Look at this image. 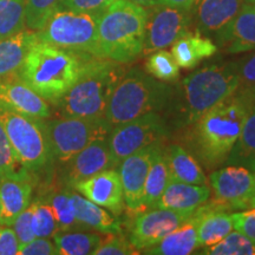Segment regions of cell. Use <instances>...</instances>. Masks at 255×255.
<instances>
[{"mask_svg":"<svg viewBox=\"0 0 255 255\" xmlns=\"http://www.w3.org/2000/svg\"><path fill=\"white\" fill-rule=\"evenodd\" d=\"M174 90L138 68L126 73L117 83L105 111L104 120L114 127L146 114L159 113L173 100Z\"/></svg>","mask_w":255,"mask_h":255,"instance_id":"cell-6","label":"cell"},{"mask_svg":"<svg viewBox=\"0 0 255 255\" xmlns=\"http://www.w3.org/2000/svg\"><path fill=\"white\" fill-rule=\"evenodd\" d=\"M0 220H1V201H0Z\"/></svg>","mask_w":255,"mask_h":255,"instance_id":"cell-49","label":"cell"},{"mask_svg":"<svg viewBox=\"0 0 255 255\" xmlns=\"http://www.w3.org/2000/svg\"><path fill=\"white\" fill-rule=\"evenodd\" d=\"M227 165H241L255 173V105L245 119L240 136L229 154Z\"/></svg>","mask_w":255,"mask_h":255,"instance_id":"cell-28","label":"cell"},{"mask_svg":"<svg viewBox=\"0 0 255 255\" xmlns=\"http://www.w3.org/2000/svg\"><path fill=\"white\" fill-rule=\"evenodd\" d=\"M129 1L133 2V4L142 6L144 8H150L154 6L158 5V0H129Z\"/></svg>","mask_w":255,"mask_h":255,"instance_id":"cell-47","label":"cell"},{"mask_svg":"<svg viewBox=\"0 0 255 255\" xmlns=\"http://www.w3.org/2000/svg\"><path fill=\"white\" fill-rule=\"evenodd\" d=\"M32 183L28 170L20 168L0 178L1 220L0 225L11 226L14 219L31 203Z\"/></svg>","mask_w":255,"mask_h":255,"instance_id":"cell-18","label":"cell"},{"mask_svg":"<svg viewBox=\"0 0 255 255\" xmlns=\"http://www.w3.org/2000/svg\"><path fill=\"white\" fill-rule=\"evenodd\" d=\"M162 143H155L129 155L119 164V174L123 188L124 205L130 214L145 212L144 188L149 167Z\"/></svg>","mask_w":255,"mask_h":255,"instance_id":"cell-13","label":"cell"},{"mask_svg":"<svg viewBox=\"0 0 255 255\" xmlns=\"http://www.w3.org/2000/svg\"><path fill=\"white\" fill-rule=\"evenodd\" d=\"M102 13L77 12L59 6L40 31L38 39L79 55L97 57L98 21Z\"/></svg>","mask_w":255,"mask_h":255,"instance_id":"cell-7","label":"cell"},{"mask_svg":"<svg viewBox=\"0 0 255 255\" xmlns=\"http://www.w3.org/2000/svg\"><path fill=\"white\" fill-rule=\"evenodd\" d=\"M0 107L38 120H46L51 116L47 101L19 76L0 81Z\"/></svg>","mask_w":255,"mask_h":255,"instance_id":"cell-16","label":"cell"},{"mask_svg":"<svg viewBox=\"0 0 255 255\" xmlns=\"http://www.w3.org/2000/svg\"><path fill=\"white\" fill-rule=\"evenodd\" d=\"M145 71L158 81L173 83L180 76V66L171 52L162 49L150 53L145 63Z\"/></svg>","mask_w":255,"mask_h":255,"instance_id":"cell-33","label":"cell"},{"mask_svg":"<svg viewBox=\"0 0 255 255\" xmlns=\"http://www.w3.org/2000/svg\"><path fill=\"white\" fill-rule=\"evenodd\" d=\"M232 215L215 203L197 208V241L201 248L213 246L233 231Z\"/></svg>","mask_w":255,"mask_h":255,"instance_id":"cell-22","label":"cell"},{"mask_svg":"<svg viewBox=\"0 0 255 255\" xmlns=\"http://www.w3.org/2000/svg\"><path fill=\"white\" fill-rule=\"evenodd\" d=\"M85 62L79 53L37 39L25 57L19 77L56 105L81 76Z\"/></svg>","mask_w":255,"mask_h":255,"instance_id":"cell-2","label":"cell"},{"mask_svg":"<svg viewBox=\"0 0 255 255\" xmlns=\"http://www.w3.org/2000/svg\"><path fill=\"white\" fill-rule=\"evenodd\" d=\"M252 107L254 105L237 91L191 124L190 150L207 169L226 163Z\"/></svg>","mask_w":255,"mask_h":255,"instance_id":"cell-1","label":"cell"},{"mask_svg":"<svg viewBox=\"0 0 255 255\" xmlns=\"http://www.w3.org/2000/svg\"><path fill=\"white\" fill-rule=\"evenodd\" d=\"M66 181L70 186L115 167L108 138L97 139L69 159Z\"/></svg>","mask_w":255,"mask_h":255,"instance_id":"cell-19","label":"cell"},{"mask_svg":"<svg viewBox=\"0 0 255 255\" xmlns=\"http://www.w3.org/2000/svg\"><path fill=\"white\" fill-rule=\"evenodd\" d=\"M18 162L14 152L6 135L4 127L0 123V178L14 173L17 169Z\"/></svg>","mask_w":255,"mask_h":255,"instance_id":"cell-38","label":"cell"},{"mask_svg":"<svg viewBox=\"0 0 255 255\" xmlns=\"http://www.w3.org/2000/svg\"><path fill=\"white\" fill-rule=\"evenodd\" d=\"M238 91H240L252 105H255V85L247 89H238Z\"/></svg>","mask_w":255,"mask_h":255,"instance_id":"cell-46","label":"cell"},{"mask_svg":"<svg viewBox=\"0 0 255 255\" xmlns=\"http://www.w3.org/2000/svg\"><path fill=\"white\" fill-rule=\"evenodd\" d=\"M0 123L21 168L37 171L52 158L44 120L33 119L0 107Z\"/></svg>","mask_w":255,"mask_h":255,"instance_id":"cell-8","label":"cell"},{"mask_svg":"<svg viewBox=\"0 0 255 255\" xmlns=\"http://www.w3.org/2000/svg\"><path fill=\"white\" fill-rule=\"evenodd\" d=\"M126 71L122 64L108 59L87 60L77 81L56 104L60 116L104 119L111 95Z\"/></svg>","mask_w":255,"mask_h":255,"instance_id":"cell-4","label":"cell"},{"mask_svg":"<svg viewBox=\"0 0 255 255\" xmlns=\"http://www.w3.org/2000/svg\"><path fill=\"white\" fill-rule=\"evenodd\" d=\"M251 207H255V197L253 200H252V203H251Z\"/></svg>","mask_w":255,"mask_h":255,"instance_id":"cell-48","label":"cell"},{"mask_svg":"<svg viewBox=\"0 0 255 255\" xmlns=\"http://www.w3.org/2000/svg\"><path fill=\"white\" fill-rule=\"evenodd\" d=\"M0 226H1V225H0Z\"/></svg>","mask_w":255,"mask_h":255,"instance_id":"cell-51","label":"cell"},{"mask_svg":"<svg viewBox=\"0 0 255 255\" xmlns=\"http://www.w3.org/2000/svg\"><path fill=\"white\" fill-rule=\"evenodd\" d=\"M170 52L180 68L189 70L199 65L203 59L214 56L218 52V45L197 30L189 31L175 41Z\"/></svg>","mask_w":255,"mask_h":255,"instance_id":"cell-23","label":"cell"},{"mask_svg":"<svg viewBox=\"0 0 255 255\" xmlns=\"http://www.w3.org/2000/svg\"><path fill=\"white\" fill-rule=\"evenodd\" d=\"M38 39L36 32L24 30L0 40V81L19 72L30 47Z\"/></svg>","mask_w":255,"mask_h":255,"instance_id":"cell-26","label":"cell"},{"mask_svg":"<svg viewBox=\"0 0 255 255\" xmlns=\"http://www.w3.org/2000/svg\"><path fill=\"white\" fill-rule=\"evenodd\" d=\"M58 255L94 254L103 238L97 233L78 231H59L52 237Z\"/></svg>","mask_w":255,"mask_h":255,"instance_id":"cell-29","label":"cell"},{"mask_svg":"<svg viewBox=\"0 0 255 255\" xmlns=\"http://www.w3.org/2000/svg\"><path fill=\"white\" fill-rule=\"evenodd\" d=\"M32 205V232L36 238H52L58 232L55 213L47 201L34 200Z\"/></svg>","mask_w":255,"mask_h":255,"instance_id":"cell-34","label":"cell"},{"mask_svg":"<svg viewBox=\"0 0 255 255\" xmlns=\"http://www.w3.org/2000/svg\"><path fill=\"white\" fill-rule=\"evenodd\" d=\"M195 0H158V5H167L171 7H177L191 11Z\"/></svg>","mask_w":255,"mask_h":255,"instance_id":"cell-45","label":"cell"},{"mask_svg":"<svg viewBox=\"0 0 255 255\" xmlns=\"http://www.w3.org/2000/svg\"><path fill=\"white\" fill-rule=\"evenodd\" d=\"M139 254L132 245L130 244L129 239L123 237L122 233L120 234H107V239H103L101 245L96 248L92 255H133Z\"/></svg>","mask_w":255,"mask_h":255,"instance_id":"cell-37","label":"cell"},{"mask_svg":"<svg viewBox=\"0 0 255 255\" xmlns=\"http://www.w3.org/2000/svg\"><path fill=\"white\" fill-rule=\"evenodd\" d=\"M191 19V11L187 9L167 5L148 8L142 55H150L154 51L173 45L178 38L189 32Z\"/></svg>","mask_w":255,"mask_h":255,"instance_id":"cell-11","label":"cell"},{"mask_svg":"<svg viewBox=\"0 0 255 255\" xmlns=\"http://www.w3.org/2000/svg\"><path fill=\"white\" fill-rule=\"evenodd\" d=\"M170 180L197 186H207L208 178L203 173L199 161L184 146L171 144L165 150Z\"/></svg>","mask_w":255,"mask_h":255,"instance_id":"cell-27","label":"cell"},{"mask_svg":"<svg viewBox=\"0 0 255 255\" xmlns=\"http://www.w3.org/2000/svg\"><path fill=\"white\" fill-rule=\"evenodd\" d=\"M18 255H58V250L49 238H34L19 246Z\"/></svg>","mask_w":255,"mask_h":255,"instance_id":"cell-40","label":"cell"},{"mask_svg":"<svg viewBox=\"0 0 255 255\" xmlns=\"http://www.w3.org/2000/svg\"><path fill=\"white\" fill-rule=\"evenodd\" d=\"M47 202L52 207L59 231H71L79 226L76 219L75 206L71 197V191L63 190L52 194Z\"/></svg>","mask_w":255,"mask_h":255,"instance_id":"cell-36","label":"cell"},{"mask_svg":"<svg viewBox=\"0 0 255 255\" xmlns=\"http://www.w3.org/2000/svg\"><path fill=\"white\" fill-rule=\"evenodd\" d=\"M148 8L129 0H116L98 21L97 57L122 64L142 56Z\"/></svg>","mask_w":255,"mask_h":255,"instance_id":"cell-3","label":"cell"},{"mask_svg":"<svg viewBox=\"0 0 255 255\" xmlns=\"http://www.w3.org/2000/svg\"><path fill=\"white\" fill-rule=\"evenodd\" d=\"M71 187L91 202L110 210L114 215L119 216L126 209L122 182L119 170L115 168L101 171Z\"/></svg>","mask_w":255,"mask_h":255,"instance_id":"cell-15","label":"cell"},{"mask_svg":"<svg viewBox=\"0 0 255 255\" xmlns=\"http://www.w3.org/2000/svg\"><path fill=\"white\" fill-rule=\"evenodd\" d=\"M206 255H255V241L240 232H231L218 244L203 247Z\"/></svg>","mask_w":255,"mask_h":255,"instance_id":"cell-32","label":"cell"},{"mask_svg":"<svg viewBox=\"0 0 255 255\" xmlns=\"http://www.w3.org/2000/svg\"><path fill=\"white\" fill-rule=\"evenodd\" d=\"M246 2H255V0H245Z\"/></svg>","mask_w":255,"mask_h":255,"instance_id":"cell-50","label":"cell"},{"mask_svg":"<svg viewBox=\"0 0 255 255\" xmlns=\"http://www.w3.org/2000/svg\"><path fill=\"white\" fill-rule=\"evenodd\" d=\"M26 30L24 0H0V40Z\"/></svg>","mask_w":255,"mask_h":255,"instance_id":"cell-31","label":"cell"},{"mask_svg":"<svg viewBox=\"0 0 255 255\" xmlns=\"http://www.w3.org/2000/svg\"><path fill=\"white\" fill-rule=\"evenodd\" d=\"M233 228L255 241V207L232 214Z\"/></svg>","mask_w":255,"mask_h":255,"instance_id":"cell-42","label":"cell"},{"mask_svg":"<svg viewBox=\"0 0 255 255\" xmlns=\"http://www.w3.org/2000/svg\"><path fill=\"white\" fill-rule=\"evenodd\" d=\"M52 158L68 162L90 143L109 137L111 127L104 119L60 116L45 122Z\"/></svg>","mask_w":255,"mask_h":255,"instance_id":"cell-9","label":"cell"},{"mask_svg":"<svg viewBox=\"0 0 255 255\" xmlns=\"http://www.w3.org/2000/svg\"><path fill=\"white\" fill-rule=\"evenodd\" d=\"M219 46L229 55L255 50V2H245L239 13L215 34Z\"/></svg>","mask_w":255,"mask_h":255,"instance_id":"cell-17","label":"cell"},{"mask_svg":"<svg viewBox=\"0 0 255 255\" xmlns=\"http://www.w3.org/2000/svg\"><path fill=\"white\" fill-rule=\"evenodd\" d=\"M235 63L240 79L239 89H247L255 85V52Z\"/></svg>","mask_w":255,"mask_h":255,"instance_id":"cell-43","label":"cell"},{"mask_svg":"<svg viewBox=\"0 0 255 255\" xmlns=\"http://www.w3.org/2000/svg\"><path fill=\"white\" fill-rule=\"evenodd\" d=\"M197 209L193 215L169 233L155 246L146 248L142 254L149 255H188L200 248L197 241Z\"/></svg>","mask_w":255,"mask_h":255,"instance_id":"cell-24","label":"cell"},{"mask_svg":"<svg viewBox=\"0 0 255 255\" xmlns=\"http://www.w3.org/2000/svg\"><path fill=\"white\" fill-rule=\"evenodd\" d=\"M214 203L223 209H245L255 197V173L241 165H227L210 174Z\"/></svg>","mask_w":255,"mask_h":255,"instance_id":"cell-12","label":"cell"},{"mask_svg":"<svg viewBox=\"0 0 255 255\" xmlns=\"http://www.w3.org/2000/svg\"><path fill=\"white\" fill-rule=\"evenodd\" d=\"M60 6V0H24L25 24L27 30L40 31Z\"/></svg>","mask_w":255,"mask_h":255,"instance_id":"cell-35","label":"cell"},{"mask_svg":"<svg viewBox=\"0 0 255 255\" xmlns=\"http://www.w3.org/2000/svg\"><path fill=\"white\" fill-rule=\"evenodd\" d=\"M209 197L210 188L208 186H197L169 180L164 191L156 202L155 208L178 213H193L207 203Z\"/></svg>","mask_w":255,"mask_h":255,"instance_id":"cell-21","label":"cell"},{"mask_svg":"<svg viewBox=\"0 0 255 255\" xmlns=\"http://www.w3.org/2000/svg\"><path fill=\"white\" fill-rule=\"evenodd\" d=\"M116 0H60L62 7L87 13H103Z\"/></svg>","mask_w":255,"mask_h":255,"instance_id":"cell-39","label":"cell"},{"mask_svg":"<svg viewBox=\"0 0 255 255\" xmlns=\"http://www.w3.org/2000/svg\"><path fill=\"white\" fill-rule=\"evenodd\" d=\"M20 242L11 226H0V255H17Z\"/></svg>","mask_w":255,"mask_h":255,"instance_id":"cell-44","label":"cell"},{"mask_svg":"<svg viewBox=\"0 0 255 255\" xmlns=\"http://www.w3.org/2000/svg\"><path fill=\"white\" fill-rule=\"evenodd\" d=\"M193 213L152 208L137 214L130 227V244L139 254H142L143 251L157 245L165 235L186 222Z\"/></svg>","mask_w":255,"mask_h":255,"instance_id":"cell-14","label":"cell"},{"mask_svg":"<svg viewBox=\"0 0 255 255\" xmlns=\"http://www.w3.org/2000/svg\"><path fill=\"white\" fill-rule=\"evenodd\" d=\"M169 180L170 176H169L167 157L161 145L152 158L146 175L144 188V205L146 210L155 208L156 202L164 191Z\"/></svg>","mask_w":255,"mask_h":255,"instance_id":"cell-30","label":"cell"},{"mask_svg":"<svg viewBox=\"0 0 255 255\" xmlns=\"http://www.w3.org/2000/svg\"><path fill=\"white\" fill-rule=\"evenodd\" d=\"M240 85L237 63L210 64L187 76L180 84L177 121L190 127L220 102L231 97Z\"/></svg>","mask_w":255,"mask_h":255,"instance_id":"cell-5","label":"cell"},{"mask_svg":"<svg viewBox=\"0 0 255 255\" xmlns=\"http://www.w3.org/2000/svg\"><path fill=\"white\" fill-rule=\"evenodd\" d=\"M168 135V128L158 113L146 114L129 122L114 127L108 143L115 167L129 155L155 143H162Z\"/></svg>","mask_w":255,"mask_h":255,"instance_id":"cell-10","label":"cell"},{"mask_svg":"<svg viewBox=\"0 0 255 255\" xmlns=\"http://www.w3.org/2000/svg\"><path fill=\"white\" fill-rule=\"evenodd\" d=\"M71 197L79 226H84L105 235L122 233L121 222L111 215L108 209L91 202L77 191H71Z\"/></svg>","mask_w":255,"mask_h":255,"instance_id":"cell-25","label":"cell"},{"mask_svg":"<svg viewBox=\"0 0 255 255\" xmlns=\"http://www.w3.org/2000/svg\"><path fill=\"white\" fill-rule=\"evenodd\" d=\"M244 0H195L191 14L197 31L215 36L240 11Z\"/></svg>","mask_w":255,"mask_h":255,"instance_id":"cell-20","label":"cell"},{"mask_svg":"<svg viewBox=\"0 0 255 255\" xmlns=\"http://www.w3.org/2000/svg\"><path fill=\"white\" fill-rule=\"evenodd\" d=\"M31 220H32V205L30 203L28 207H26L23 212L19 214L17 218L14 219L13 223L11 225V227L13 228V231L17 234L18 240L20 242V245L26 244L33 240L34 234L32 232V226H31Z\"/></svg>","mask_w":255,"mask_h":255,"instance_id":"cell-41","label":"cell"}]
</instances>
